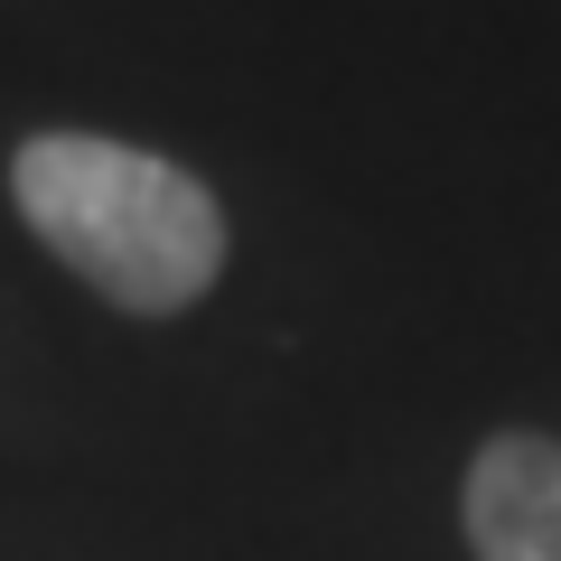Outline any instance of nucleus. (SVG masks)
Here are the masks:
<instances>
[{
  "instance_id": "1",
  "label": "nucleus",
  "mask_w": 561,
  "mask_h": 561,
  "mask_svg": "<svg viewBox=\"0 0 561 561\" xmlns=\"http://www.w3.org/2000/svg\"><path fill=\"white\" fill-rule=\"evenodd\" d=\"M10 197L66 272L140 319L206 300L225 272V206L160 150L103 131H38L10 160Z\"/></svg>"
},
{
  "instance_id": "2",
  "label": "nucleus",
  "mask_w": 561,
  "mask_h": 561,
  "mask_svg": "<svg viewBox=\"0 0 561 561\" xmlns=\"http://www.w3.org/2000/svg\"><path fill=\"white\" fill-rule=\"evenodd\" d=\"M459 524L478 561H561V440L552 431H496L468 459Z\"/></svg>"
}]
</instances>
